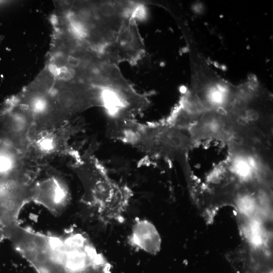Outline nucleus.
<instances>
[{
  "label": "nucleus",
  "instance_id": "1",
  "mask_svg": "<svg viewBox=\"0 0 273 273\" xmlns=\"http://www.w3.org/2000/svg\"><path fill=\"white\" fill-rule=\"evenodd\" d=\"M7 239L37 273H111L108 259L78 229L45 234L18 223L10 229Z\"/></svg>",
  "mask_w": 273,
  "mask_h": 273
},
{
  "label": "nucleus",
  "instance_id": "2",
  "mask_svg": "<svg viewBox=\"0 0 273 273\" xmlns=\"http://www.w3.org/2000/svg\"><path fill=\"white\" fill-rule=\"evenodd\" d=\"M121 103L120 93L89 83L57 79L35 114L34 127L38 132L59 128L90 108H103L107 116L115 113Z\"/></svg>",
  "mask_w": 273,
  "mask_h": 273
},
{
  "label": "nucleus",
  "instance_id": "3",
  "mask_svg": "<svg viewBox=\"0 0 273 273\" xmlns=\"http://www.w3.org/2000/svg\"><path fill=\"white\" fill-rule=\"evenodd\" d=\"M73 158L72 168L83 189V204L101 222H120L132 198L130 189L114 179L91 153L75 152Z\"/></svg>",
  "mask_w": 273,
  "mask_h": 273
},
{
  "label": "nucleus",
  "instance_id": "4",
  "mask_svg": "<svg viewBox=\"0 0 273 273\" xmlns=\"http://www.w3.org/2000/svg\"><path fill=\"white\" fill-rule=\"evenodd\" d=\"M231 161L229 148L225 142L207 138L199 140L187 149L185 166L193 174L213 179L228 170Z\"/></svg>",
  "mask_w": 273,
  "mask_h": 273
},
{
  "label": "nucleus",
  "instance_id": "5",
  "mask_svg": "<svg viewBox=\"0 0 273 273\" xmlns=\"http://www.w3.org/2000/svg\"><path fill=\"white\" fill-rule=\"evenodd\" d=\"M145 48L134 18L124 20L113 42L101 56L106 61L117 65L123 61L135 62L143 56Z\"/></svg>",
  "mask_w": 273,
  "mask_h": 273
},
{
  "label": "nucleus",
  "instance_id": "6",
  "mask_svg": "<svg viewBox=\"0 0 273 273\" xmlns=\"http://www.w3.org/2000/svg\"><path fill=\"white\" fill-rule=\"evenodd\" d=\"M37 177L32 187V202L43 206L55 215H60L71 200L66 181L55 173H49L42 178Z\"/></svg>",
  "mask_w": 273,
  "mask_h": 273
},
{
  "label": "nucleus",
  "instance_id": "7",
  "mask_svg": "<svg viewBox=\"0 0 273 273\" xmlns=\"http://www.w3.org/2000/svg\"><path fill=\"white\" fill-rule=\"evenodd\" d=\"M56 80L55 73L47 64L15 98L35 114L53 89Z\"/></svg>",
  "mask_w": 273,
  "mask_h": 273
},
{
  "label": "nucleus",
  "instance_id": "8",
  "mask_svg": "<svg viewBox=\"0 0 273 273\" xmlns=\"http://www.w3.org/2000/svg\"><path fill=\"white\" fill-rule=\"evenodd\" d=\"M128 239L133 248L149 254H156L161 248L160 234L154 224L146 219L134 222Z\"/></svg>",
  "mask_w": 273,
  "mask_h": 273
},
{
  "label": "nucleus",
  "instance_id": "9",
  "mask_svg": "<svg viewBox=\"0 0 273 273\" xmlns=\"http://www.w3.org/2000/svg\"><path fill=\"white\" fill-rule=\"evenodd\" d=\"M249 230L251 242L255 245L260 244L262 242V238L259 224L257 222H253L251 224Z\"/></svg>",
  "mask_w": 273,
  "mask_h": 273
},
{
  "label": "nucleus",
  "instance_id": "10",
  "mask_svg": "<svg viewBox=\"0 0 273 273\" xmlns=\"http://www.w3.org/2000/svg\"><path fill=\"white\" fill-rule=\"evenodd\" d=\"M239 207L243 213L247 214L254 210V205L250 199H244L239 203Z\"/></svg>",
  "mask_w": 273,
  "mask_h": 273
},
{
  "label": "nucleus",
  "instance_id": "11",
  "mask_svg": "<svg viewBox=\"0 0 273 273\" xmlns=\"http://www.w3.org/2000/svg\"><path fill=\"white\" fill-rule=\"evenodd\" d=\"M4 38V36H3V35H0V44L1 43V42H2V41L3 40Z\"/></svg>",
  "mask_w": 273,
  "mask_h": 273
}]
</instances>
